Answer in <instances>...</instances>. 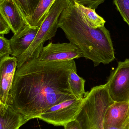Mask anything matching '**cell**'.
<instances>
[{
  "mask_svg": "<svg viewBox=\"0 0 129 129\" xmlns=\"http://www.w3.org/2000/svg\"><path fill=\"white\" fill-rule=\"evenodd\" d=\"M26 19L30 17L35 12L40 0H17Z\"/></svg>",
  "mask_w": 129,
  "mask_h": 129,
  "instance_id": "16",
  "label": "cell"
},
{
  "mask_svg": "<svg viewBox=\"0 0 129 129\" xmlns=\"http://www.w3.org/2000/svg\"><path fill=\"white\" fill-rule=\"evenodd\" d=\"M106 84L114 101L129 102V59L118 63Z\"/></svg>",
  "mask_w": 129,
  "mask_h": 129,
  "instance_id": "6",
  "label": "cell"
},
{
  "mask_svg": "<svg viewBox=\"0 0 129 129\" xmlns=\"http://www.w3.org/2000/svg\"><path fill=\"white\" fill-rule=\"evenodd\" d=\"M58 27L69 42L80 49L83 57L95 67L109 64L115 59L110 31L105 26L92 28L88 25L70 0L60 17Z\"/></svg>",
  "mask_w": 129,
  "mask_h": 129,
  "instance_id": "2",
  "label": "cell"
},
{
  "mask_svg": "<svg viewBox=\"0 0 129 129\" xmlns=\"http://www.w3.org/2000/svg\"><path fill=\"white\" fill-rule=\"evenodd\" d=\"M79 4L85 7L96 9L98 6L103 3L105 0H72Z\"/></svg>",
  "mask_w": 129,
  "mask_h": 129,
  "instance_id": "19",
  "label": "cell"
},
{
  "mask_svg": "<svg viewBox=\"0 0 129 129\" xmlns=\"http://www.w3.org/2000/svg\"><path fill=\"white\" fill-rule=\"evenodd\" d=\"M114 101L106 84L93 87L87 92L76 120L81 129H104V118L108 108Z\"/></svg>",
  "mask_w": 129,
  "mask_h": 129,
  "instance_id": "3",
  "label": "cell"
},
{
  "mask_svg": "<svg viewBox=\"0 0 129 129\" xmlns=\"http://www.w3.org/2000/svg\"><path fill=\"white\" fill-rule=\"evenodd\" d=\"M83 98H74L64 101L51 107L38 119L54 126H64L76 120L83 102Z\"/></svg>",
  "mask_w": 129,
  "mask_h": 129,
  "instance_id": "5",
  "label": "cell"
},
{
  "mask_svg": "<svg viewBox=\"0 0 129 129\" xmlns=\"http://www.w3.org/2000/svg\"><path fill=\"white\" fill-rule=\"evenodd\" d=\"M73 69H77L74 60H29L16 71L7 105L29 121L54 105L76 98L68 83Z\"/></svg>",
  "mask_w": 129,
  "mask_h": 129,
  "instance_id": "1",
  "label": "cell"
},
{
  "mask_svg": "<svg viewBox=\"0 0 129 129\" xmlns=\"http://www.w3.org/2000/svg\"><path fill=\"white\" fill-rule=\"evenodd\" d=\"M15 57H8L0 60V102L7 105L17 68Z\"/></svg>",
  "mask_w": 129,
  "mask_h": 129,
  "instance_id": "9",
  "label": "cell"
},
{
  "mask_svg": "<svg viewBox=\"0 0 129 129\" xmlns=\"http://www.w3.org/2000/svg\"><path fill=\"white\" fill-rule=\"evenodd\" d=\"M28 120L7 105L0 110V129H19Z\"/></svg>",
  "mask_w": 129,
  "mask_h": 129,
  "instance_id": "12",
  "label": "cell"
},
{
  "mask_svg": "<svg viewBox=\"0 0 129 129\" xmlns=\"http://www.w3.org/2000/svg\"><path fill=\"white\" fill-rule=\"evenodd\" d=\"M114 2L123 20L129 26V0H114Z\"/></svg>",
  "mask_w": 129,
  "mask_h": 129,
  "instance_id": "17",
  "label": "cell"
},
{
  "mask_svg": "<svg viewBox=\"0 0 129 129\" xmlns=\"http://www.w3.org/2000/svg\"><path fill=\"white\" fill-rule=\"evenodd\" d=\"M2 1V0H0V1Z\"/></svg>",
  "mask_w": 129,
  "mask_h": 129,
  "instance_id": "24",
  "label": "cell"
},
{
  "mask_svg": "<svg viewBox=\"0 0 129 129\" xmlns=\"http://www.w3.org/2000/svg\"><path fill=\"white\" fill-rule=\"evenodd\" d=\"M10 30L9 25L0 11V35L8 34Z\"/></svg>",
  "mask_w": 129,
  "mask_h": 129,
  "instance_id": "20",
  "label": "cell"
},
{
  "mask_svg": "<svg viewBox=\"0 0 129 129\" xmlns=\"http://www.w3.org/2000/svg\"><path fill=\"white\" fill-rule=\"evenodd\" d=\"M83 57L82 53L75 45L69 43H53L44 47L38 58L46 62H62Z\"/></svg>",
  "mask_w": 129,
  "mask_h": 129,
  "instance_id": "7",
  "label": "cell"
},
{
  "mask_svg": "<svg viewBox=\"0 0 129 129\" xmlns=\"http://www.w3.org/2000/svg\"><path fill=\"white\" fill-rule=\"evenodd\" d=\"M64 129H81L78 121L75 120L71 121L64 126Z\"/></svg>",
  "mask_w": 129,
  "mask_h": 129,
  "instance_id": "21",
  "label": "cell"
},
{
  "mask_svg": "<svg viewBox=\"0 0 129 129\" xmlns=\"http://www.w3.org/2000/svg\"><path fill=\"white\" fill-rule=\"evenodd\" d=\"M0 11L14 35H17L26 28L31 27L27 22L17 0L0 1Z\"/></svg>",
  "mask_w": 129,
  "mask_h": 129,
  "instance_id": "8",
  "label": "cell"
},
{
  "mask_svg": "<svg viewBox=\"0 0 129 129\" xmlns=\"http://www.w3.org/2000/svg\"><path fill=\"white\" fill-rule=\"evenodd\" d=\"M39 28L28 27L17 35H14L10 39L11 55L17 58L23 54L32 43Z\"/></svg>",
  "mask_w": 129,
  "mask_h": 129,
  "instance_id": "11",
  "label": "cell"
},
{
  "mask_svg": "<svg viewBox=\"0 0 129 129\" xmlns=\"http://www.w3.org/2000/svg\"><path fill=\"white\" fill-rule=\"evenodd\" d=\"M4 104H2L1 103V102H0V110H1V108L2 107V106H3V105Z\"/></svg>",
  "mask_w": 129,
  "mask_h": 129,
  "instance_id": "23",
  "label": "cell"
},
{
  "mask_svg": "<svg viewBox=\"0 0 129 129\" xmlns=\"http://www.w3.org/2000/svg\"><path fill=\"white\" fill-rule=\"evenodd\" d=\"M129 115V102H114L106 110L104 125L112 127L121 126Z\"/></svg>",
  "mask_w": 129,
  "mask_h": 129,
  "instance_id": "10",
  "label": "cell"
},
{
  "mask_svg": "<svg viewBox=\"0 0 129 129\" xmlns=\"http://www.w3.org/2000/svg\"><path fill=\"white\" fill-rule=\"evenodd\" d=\"M56 0H40L33 15L26 19L32 28H39Z\"/></svg>",
  "mask_w": 129,
  "mask_h": 129,
  "instance_id": "13",
  "label": "cell"
},
{
  "mask_svg": "<svg viewBox=\"0 0 129 129\" xmlns=\"http://www.w3.org/2000/svg\"><path fill=\"white\" fill-rule=\"evenodd\" d=\"M86 80L78 76L77 69H73L69 73L68 83L74 95L77 99L83 98L85 95Z\"/></svg>",
  "mask_w": 129,
  "mask_h": 129,
  "instance_id": "15",
  "label": "cell"
},
{
  "mask_svg": "<svg viewBox=\"0 0 129 129\" xmlns=\"http://www.w3.org/2000/svg\"><path fill=\"white\" fill-rule=\"evenodd\" d=\"M63 10L59 4L54 3L52 5L30 47L23 54L17 57V69L29 60L38 58L45 42L56 35L59 28V19Z\"/></svg>",
  "mask_w": 129,
  "mask_h": 129,
  "instance_id": "4",
  "label": "cell"
},
{
  "mask_svg": "<svg viewBox=\"0 0 129 129\" xmlns=\"http://www.w3.org/2000/svg\"><path fill=\"white\" fill-rule=\"evenodd\" d=\"M12 54L10 40L0 35V60Z\"/></svg>",
  "mask_w": 129,
  "mask_h": 129,
  "instance_id": "18",
  "label": "cell"
},
{
  "mask_svg": "<svg viewBox=\"0 0 129 129\" xmlns=\"http://www.w3.org/2000/svg\"><path fill=\"white\" fill-rule=\"evenodd\" d=\"M74 4L84 20L91 28L96 29L104 26L106 21L96 13L95 9L85 7L74 2Z\"/></svg>",
  "mask_w": 129,
  "mask_h": 129,
  "instance_id": "14",
  "label": "cell"
},
{
  "mask_svg": "<svg viewBox=\"0 0 129 129\" xmlns=\"http://www.w3.org/2000/svg\"><path fill=\"white\" fill-rule=\"evenodd\" d=\"M104 129H129V115L123 124L120 127H112L104 125Z\"/></svg>",
  "mask_w": 129,
  "mask_h": 129,
  "instance_id": "22",
  "label": "cell"
}]
</instances>
